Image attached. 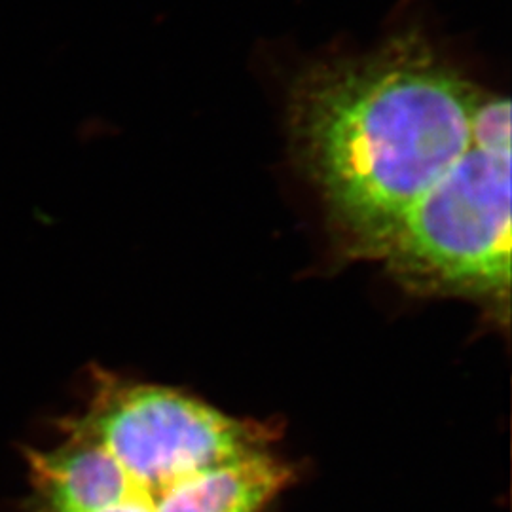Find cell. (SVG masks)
<instances>
[{"instance_id": "obj_2", "label": "cell", "mask_w": 512, "mask_h": 512, "mask_svg": "<svg viewBox=\"0 0 512 512\" xmlns=\"http://www.w3.org/2000/svg\"><path fill=\"white\" fill-rule=\"evenodd\" d=\"M95 382L67 440L27 454L38 512H264L293 484L268 423L167 385Z\"/></svg>"}, {"instance_id": "obj_3", "label": "cell", "mask_w": 512, "mask_h": 512, "mask_svg": "<svg viewBox=\"0 0 512 512\" xmlns=\"http://www.w3.org/2000/svg\"><path fill=\"white\" fill-rule=\"evenodd\" d=\"M404 293L452 298L509 321L511 103L482 92L473 143L416 203L380 260Z\"/></svg>"}, {"instance_id": "obj_1", "label": "cell", "mask_w": 512, "mask_h": 512, "mask_svg": "<svg viewBox=\"0 0 512 512\" xmlns=\"http://www.w3.org/2000/svg\"><path fill=\"white\" fill-rule=\"evenodd\" d=\"M482 92L420 31L294 76L289 147L338 258L382 260L410 209L471 147Z\"/></svg>"}]
</instances>
